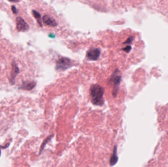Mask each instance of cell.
I'll list each match as a JSON object with an SVG mask.
<instances>
[{
    "label": "cell",
    "mask_w": 168,
    "mask_h": 167,
    "mask_svg": "<svg viewBox=\"0 0 168 167\" xmlns=\"http://www.w3.org/2000/svg\"><path fill=\"white\" fill-rule=\"evenodd\" d=\"M36 83L34 81H27L23 82L21 86V89L25 90H31L36 86Z\"/></svg>",
    "instance_id": "7"
},
{
    "label": "cell",
    "mask_w": 168,
    "mask_h": 167,
    "mask_svg": "<svg viewBox=\"0 0 168 167\" xmlns=\"http://www.w3.org/2000/svg\"><path fill=\"white\" fill-rule=\"evenodd\" d=\"M53 135L49 136L47 138L45 139V140L43 142V144H41V147H40V153H41V152L43 151V150L44 148L45 147V145L47 144L48 142H49V141L51 139V138L53 137Z\"/></svg>",
    "instance_id": "11"
},
{
    "label": "cell",
    "mask_w": 168,
    "mask_h": 167,
    "mask_svg": "<svg viewBox=\"0 0 168 167\" xmlns=\"http://www.w3.org/2000/svg\"><path fill=\"white\" fill-rule=\"evenodd\" d=\"M122 50H123L126 53H129L130 51L131 50V47L130 46H127L125 48H123Z\"/></svg>",
    "instance_id": "12"
},
{
    "label": "cell",
    "mask_w": 168,
    "mask_h": 167,
    "mask_svg": "<svg viewBox=\"0 0 168 167\" xmlns=\"http://www.w3.org/2000/svg\"><path fill=\"white\" fill-rule=\"evenodd\" d=\"M100 55V50L98 48H90L87 53V59L92 61L97 60Z\"/></svg>",
    "instance_id": "4"
},
{
    "label": "cell",
    "mask_w": 168,
    "mask_h": 167,
    "mask_svg": "<svg viewBox=\"0 0 168 167\" xmlns=\"http://www.w3.org/2000/svg\"><path fill=\"white\" fill-rule=\"evenodd\" d=\"M16 28L19 32H26L29 29V26L22 18H16Z\"/></svg>",
    "instance_id": "5"
},
{
    "label": "cell",
    "mask_w": 168,
    "mask_h": 167,
    "mask_svg": "<svg viewBox=\"0 0 168 167\" xmlns=\"http://www.w3.org/2000/svg\"><path fill=\"white\" fill-rule=\"evenodd\" d=\"M11 10H12V12H13L14 14H17L18 11L17 10V9H16L15 7H14V5H12V7H11Z\"/></svg>",
    "instance_id": "14"
},
{
    "label": "cell",
    "mask_w": 168,
    "mask_h": 167,
    "mask_svg": "<svg viewBox=\"0 0 168 167\" xmlns=\"http://www.w3.org/2000/svg\"><path fill=\"white\" fill-rule=\"evenodd\" d=\"M11 2H12V3H16V2H18V1H11Z\"/></svg>",
    "instance_id": "16"
},
{
    "label": "cell",
    "mask_w": 168,
    "mask_h": 167,
    "mask_svg": "<svg viewBox=\"0 0 168 167\" xmlns=\"http://www.w3.org/2000/svg\"><path fill=\"white\" fill-rule=\"evenodd\" d=\"M33 15L35 18L37 20V22L40 24V25L41 27H43V25H42L41 21V15H40V14H39V12L35 11V10L33 11Z\"/></svg>",
    "instance_id": "10"
},
{
    "label": "cell",
    "mask_w": 168,
    "mask_h": 167,
    "mask_svg": "<svg viewBox=\"0 0 168 167\" xmlns=\"http://www.w3.org/2000/svg\"><path fill=\"white\" fill-rule=\"evenodd\" d=\"M133 39V38L132 37H129L128 39L124 43V44H130L132 42V41Z\"/></svg>",
    "instance_id": "13"
},
{
    "label": "cell",
    "mask_w": 168,
    "mask_h": 167,
    "mask_svg": "<svg viewBox=\"0 0 168 167\" xmlns=\"http://www.w3.org/2000/svg\"><path fill=\"white\" fill-rule=\"evenodd\" d=\"M121 76L116 74V72H115V74H113L112 77V82L114 85V88L113 89V95L114 96H116L118 93V89L119 88V84H121Z\"/></svg>",
    "instance_id": "3"
},
{
    "label": "cell",
    "mask_w": 168,
    "mask_h": 167,
    "mask_svg": "<svg viewBox=\"0 0 168 167\" xmlns=\"http://www.w3.org/2000/svg\"><path fill=\"white\" fill-rule=\"evenodd\" d=\"M103 87L98 84L91 85L90 88V94L91 102L95 105L102 106L104 104Z\"/></svg>",
    "instance_id": "1"
},
{
    "label": "cell",
    "mask_w": 168,
    "mask_h": 167,
    "mask_svg": "<svg viewBox=\"0 0 168 167\" xmlns=\"http://www.w3.org/2000/svg\"><path fill=\"white\" fill-rule=\"evenodd\" d=\"M0 155H1V150H0Z\"/></svg>",
    "instance_id": "17"
},
{
    "label": "cell",
    "mask_w": 168,
    "mask_h": 167,
    "mask_svg": "<svg viewBox=\"0 0 168 167\" xmlns=\"http://www.w3.org/2000/svg\"><path fill=\"white\" fill-rule=\"evenodd\" d=\"M49 37L53 38H54V37H55V35L54 34H53V33H52V34H50V35H49Z\"/></svg>",
    "instance_id": "15"
},
{
    "label": "cell",
    "mask_w": 168,
    "mask_h": 167,
    "mask_svg": "<svg viewBox=\"0 0 168 167\" xmlns=\"http://www.w3.org/2000/svg\"><path fill=\"white\" fill-rule=\"evenodd\" d=\"M72 65V62L70 59L66 57H62L56 63V69L58 71H64L68 69Z\"/></svg>",
    "instance_id": "2"
},
{
    "label": "cell",
    "mask_w": 168,
    "mask_h": 167,
    "mask_svg": "<svg viewBox=\"0 0 168 167\" xmlns=\"http://www.w3.org/2000/svg\"><path fill=\"white\" fill-rule=\"evenodd\" d=\"M12 71H11V84H13L14 83L15 77L17 75L19 72V69L17 65H16L15 63L13 62L12 64Z\"/></svg>",
    "instance_id": "8"
},
{
    "label": "cell",
    "mask_w": 168,
    "mask_h": 167,
    "mask_svg": "<svg viewBox=\"0 0 168 167\" xmlns=\"http://www.w3.org/2000/svg\"><path fill=\"white\" fill-rule=\"evenodd\" d=\"M118 161V157L117 155V147L116 146H115L114 150L111 159H110V165L113 166L117 163Z\"/></svg>",
    "instance_id": "9"
},
{
    "label": "cell",
    "mask_w": 168,
    "mask_h": 167,
    "mask_svg": "<svg viewBox=\"0 0 168 167\" xmlns=\"http://www.w3.org/2000/svg\"><path fill=\"white\" fill-rule=\"evenodd\" d=\"M43 23L50 27H55L57 26V22L54 18L48 15H44L43 17Z\"/></svg>",
    "instance_id": "6"
}]
</instances>
